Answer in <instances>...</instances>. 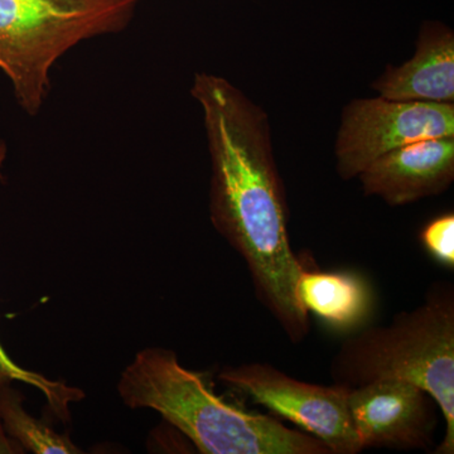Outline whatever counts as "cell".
Returning a JSON list of instances; mask_svg holds the SVG:
<instances>
[{
  "mask_svg": "<svg viewBox=\"0 0 454 454\" xmlns=\"http://www.w3.org/2000/svg\"><path fill=\"white\" fill-rule=\"evenodd\" d=\"M122 403L152 409L202 454H333L324 442L284 426L277 417L244 411L216 395L202 373L172 349L148 348L122 370Z\"/></svg>",
  "mask_w": 454,
  "mask_h": 454,
  "instance_id": "cell-2",
  "label": "cell"
},
{
  "mask_svg": "<svg viewBox=\"0 0 454 454\" xmlns=\"http://www.w3.org/2000/svg\"><path fill=\"white\" fill-rule=\"evenodd\" d=\"M364 193L390 206L438 196L454 181V136L418 140L378 158L360 176Z\"/></svg>",
  "mask_w": 454,
  "mask_h": 454,
  "instance_id": "cell-8",
  "label": "cell"
},
{
  "mask_svg": "<svg viewBox=\"0 0 454 454\" xmlns=\"http://www.w3.org/2000/svg\"><path fill=\"white\" fill-rule=\"evenodd\" d=\"M211 160L210 219L243 258L256 298L293 343L309 337L297 283L304 265L289 239V208L267 113L217 74H195Z\"/></svg>",
  "mask_w": 454,
  "mask_h": 454,
  "instance_id": "cell-1",
  "label": "cell"
},
{
  "mask_svg": "<svg viewBox=\"0 0 454 454\" xmlns=\"http://www.w3.org/2000/svg\"><path fill=\"white\" fill-rule=\"evenodd\" d=\"M372 89L397 101L454 104V33L441 22H424L414 56L387 66Z\"/></svg>",
  "mask_w": 454,
  "mask_h": 454,
  "instance_id": "cell-9",
  "label": "cell"
},
{
  "mask_svg": "<svg viewBox=\"0 0 454 454\" xmlns=\"http://www.w3.org/2000/svg\"><path fill=\"white\" fill-rule=\"evenodd\" d=\"M7 153H8L7 145H5V143L3 142V140H0V178L3 177L2 168H3V164H4L5 160H7Z\"/></svg>",
  "mask_w": 454,
  "mask_h": 454,
  "instance_id": "cell-15",
  "label": "cell"
},
{
  "mask_svg": "<svg viewBox=\"0 0 454 454\" xmlns=\"http://www.w3.org/2000/svg\"><path fill=\"white\" fill-rule=\"evenodd\" d=\"M0 380L20 381L40 390L52 408L53 414L61 418L62 420L67 419L68 406L71 403L80 402L85 396L83 391L77 387H68L62 381L50 380L46 376L17 365L9 357L2 343H0Z\"/></svg>",
  "mask_w": 454,
  "mask_h": 454,
  "instance_id": "cell-12",
  "label": "cell"
},
{
  "mask_svg": "<svg viewBox=\"0 0 454 454\" xmlns=\"http://www.w3.org/2000/svg\"><path fill=\"white\" fill-rule=\"evenodd\" d=\"M219 380L324 442L333 454L364 450L349 414V389L343 385L310 384L262 363L227 366L221 370Z\"/></svg>",
  "mask_w": 454,
  "mask_h": 454,
  "instance_id": "cell-5",
  "label": "cell"
},
{
  "mask_svg": "<svg viewBox=\"0 0 454 454\" xmlns=\"http://www.w3.org/2000/svg\"><path fill=\"white\" fill-rule=\"evenodd\" d=\"M348 409L363 450L434 447L441 409L428 391L413 382L379 380L351 387Z\"/></svg>",
  "mask_w": 454,
  "mask_h": 454,
  "instance_id": "cell-7",
  "label": "cell"
},
{
  "mask_svg": "<svg viewBox=\"0 0 454 454\" xmlns=\"http://www.w3.org/2000/svg\"><path fill=\"white\" fill-rule=\"evenodd\" d=\"M420 245L430 258L448 269L454 268V215H439L423 227Z\"/></svg>",
  "mask_w": 454,
  "mask_h": 454,
  "instance_id": "cell-13",
  "label": "cell"
},
{
  "mask_svg": "<svg viewBox=\"0 0 454 454\" xmlns=\"http://www.w3.org/2000/svg\"><path fill=\"white\" fill-rule=\"evenodd\" d=\"M301 306L340 333L358 330L373 309V295L366 280L351 271L309 270L298 278Z\"/></svg>",
  "mask_w": 454,
  "mask_h": 454,
  "instance_id": "cell-10",
  "label": "cell"
},
{
  "mask_svg": "<svg viewBox=\"0 0 454 454\" xmlns=\"http://www.w3.org/2000/svg\"><path fill=\"white\" fill-rule=\"evenodd\" d=\"M140 0H0V70L17 104L40 113L56 62L83 41L130 25Z\"/></svg>",
  "mask_w": 454,
  "mask_h": 454,
  "instance_id": "cell-4",
  "label": "cell"
},
{
  "mask_svg": "<svg viewBox=\"0 0 454 454\" xmlns=\"http://www.w3.org/2000/svg\"><path fill=\"white\" fill-rule=\"evenodd\" d=\"M25 452L26 450L13 438L9 437L4 427L0 422V454H20Z\"/></svg>",
  "mask_w": 454,
  "mask_h": 454,
  "instance_id": "cell-14",
  "label": "cell"
},
{
  "mask_svg": "<svg viewBox=\"0 0 454 454\" xmlns=\"http://www.w3.org/2000/svg\"><path fill=\"white\" fill-rule=\"evenodd\" d=\"M454 136V104L357 98L343 109L334 155L345 181L372 162L418 140Z\"/></svg>",
  "mask_w": 454,
  "mask_h": 454,
  "instance_id": "cell-6",
  "label": "cell"
},
{
  "mask_svg": "<svg viewBox=\"0 0 454 454\" xmlns=\"http://www.w3.org/2000/svg\"><path fill=\"white\" fill-rule=\"evenodd\" d=\"M333 384L357 387L379 380L413 382L434 397L444 420L437 454L454 453V288L429 286L424 301L390 324L358 328L331 361Z\"/></svg>",
  "mask_w": 454,
  "mask_h": 454,
  "instance_id": "cell-3",
  "label": "cell"
},
{
  "mask_svg": "<svg viewBox=\"0 0 454 454\" xmlns=\"http://www.w3.org/2000/svg\"><path fill=\"white\" fill-rule=\"evenodd\" d=\"M12 381L0 380V422L9 437L26 452L35 454H80L82 450L67 434H59L47 424L27 413L22 394Z\"/></svg>",
  "mask_w": 454,
  "mask_h": 454,
  "instance_id": "cell-11",
  "label": "cell"
}]
</instances>
